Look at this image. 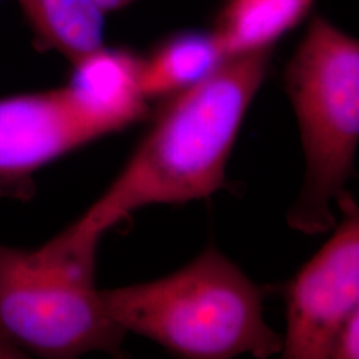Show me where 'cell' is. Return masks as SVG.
I'll return each mask as SVG.
<instances>
[{"mask_svg":"<svg viewBox=\"0 0 359 359\" xmlns=\"http://www.w3.org/2000/svg\"><path fill=\"white\" fill-rule=\"evenodd\" d=\"M271 55L268 48L225 57L203 80L161 100L128 163L77 228L103 236L145 206L187 204L224 188L229 156Z\"/></svg>","mask_w":359,"mask_h":359,"instance_id":"1","label":"cell"},{"mask_svg":"<svg viewBox=\"0 0 359 359\" xmlns=\"http://www.w3.org/2000/svg\"><path fill=\"white\" fill-rule=\"evenodd\" d=\"M112 320L182 358L266 359L283 335L264 318L259 287L228 257L208 248L167 277L102 290Z\"/></svg>","mask_w":359,"mask_h":359,"instance_id":"2","label":"cell"},{"mask_svg":"<svg viewBox=\"0 0 359 359\" xmlns=\"http://www.w3.org/2000/svg\"><path fill=\"white\" fill-rule=\"evenodd\" d=\"M100 240L72 224L34 250L0 244V332L23 353L121 355L127 333L95 283Z\"/></svg>","mask_w":359,"mask_h":359,"instance_id":"3","label":"cell"},{"mask_svg":"<svg viewBox=\"0 0 359 359\" xmlns=\"http://www.w3.org/2000/svg\"><path fill=\"white\" fill-rule=\"evenodd\" d=\"M283 83L298 121L305 175L287 213L292 229L321 234L337 225L333 204L346 184L359 142V43L314 15L287 62Z\"/></svg>","mask_w":359,"mask_h":359,"instance_id":"4","label":"cell"},{"mask_svg":"<svg viewBox=\"0 0 359 359\" xmlns=\"http://www.w3.org/2000/svg\"><path fill=\"white\" fill-rule=\"evenodd\" d=\"M127 128L72 83L0 99V194L23 198L53 160Z\"/></svg>","mask_w":359,"mask_h":359,"instance_id":"5","label":"cell"},{"mask_svg":"<svg viewBox=\"0 0 359 359\" xmlns=\"http://www.w3.org/2000/svg\"><path fill=\"white\" fill-rule=\"evenodd\" d=\"M344 219L289 285L283 359H332L335 338L359 310V215L348 194Z\"/></svg>","mask_w":359,"mask_h":359,"instance_id":"6","label":"cell"},{"mask_svg":"<svg viewBox=\"0 0 359 359\" xmlns=\"http://www.w3.org/2000/svg\"><path fill=\"white\" fill-rule=\"evenodd\" d=\"M225 59L212 31H180L140 56L144 97L164 100L208 76Z\"/></svg>","mask_w":359,"mask_h":359,"instance_id":"7","label":"cell"},{"mask_svg":"<svg viewBox=\"0 0 359 359\" xmlns=\"http://www.w3.org/2000/svg\"><path fill=\"white\" fill-rule=\"evenodd\" d=\"M314 0H225L212 34L225 57L274 48L308 16Z\"/></svg>","mask_w":359,"mask_h":359,"instance_id":"8","label":"cell"},{"mask_svg":"<svg viewBox=\"0 0 359 359\" xmlns=\"http://www.w3.org/2000/svg\"><path fill=\"white\" fill-rule=\"evenodd\" d=\"M40 50L76 65L104 47L103 10L93 0H18Z\"/></svg>","mask_w":359,"mask_h":359,"instance_id":"9","label":"cell"},{"mask_svg":"<svg viewBox=\"0 0 359 359\" xmlns=\"http://www.w3.org/2000/svg\"><path fill=\"white\" fill-rule=\"evenodd\" d=\"M359 358V310L354 311L335 338L332 359Z\"/></svg>","mask_w":359,"mask_h":359,"instance_id":"10","label":"cell"},{"mask_svg":"<svg viewBox=\"0 0 359 359\" xmlns=\"http://www.w3.org/2000/svg\"><path fill=\"white\" fill-rule=\"evenodd\" d=\"M25 353L0 332V359L25 358Z\"/></svg>","mask_w":359,"mask_h":359,"instance_id":"11","label":"cell"},{"mask_svg":"<svg viewBox=\"0 0 359 359\" xmlns=\"http://www.w3.org/2000/svg\"><path fill=\"white\" fill-rule=\"evenodd\" d=\"M93 1L103 10V13H111L116 10H121L137 0H93Z\"/></svg>","mask_w":359,"mask_h":359,"instance_id":"12","label":"cell"}]
</instances>
